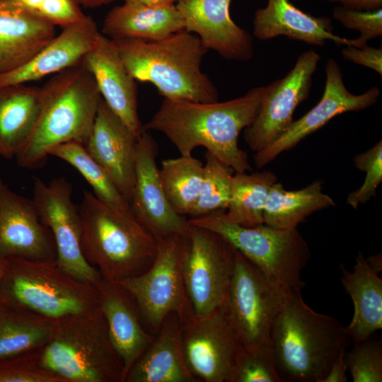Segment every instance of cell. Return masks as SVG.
Here are the masks:
<instances>
[{
    "label": "cell",
    "instance_id": "d4e9b609",
    "mask_svg": "<svg viewBox=\"0 0 382 382\" xmlns=\"http://www.w3.org/2000/svg\"><path fill=\"white\" fill-rule=\"evenodd\" d=\"M55 36V26L0 0V74L27 63Z\"/></svg>",
    "mask_w": 382,
    "mask_h": 382
},
{
    "label": "cell",
    "instance_id": "f1b7e54d",
    "mask_svg": "<svg viewBox=\"0 0 382 382\" xmlns=\"http://www.w3.org/2000/svg\"><path fill=\"white\" fill-rule=\"evenodd\" d=\"M335 205L315 180L298 190H286L280 183L271 187L263 213V223L283 229L295 228L308 216Z\"/></svg>",
    "mask_w": 382,
    "mask_h": 382
},
{
    "label": "cell",
    "instance_id": "e0dca14e",
    "mask_svg": "<svg viewBox=\"0 0 382 382\" xmlns=\"http://www.w3.org/2000/svg\"><path fill=\"white\" fill-rule=\"evenodd\" d=\"M0 255L5 258L57 260L53 236L33 199L12 191L1 178Z\"/></svg>",
    "mask_w": 382,
    "mask_h": 382
},
{
    "label": "cell",
    "instance_id": "83f0119b",
    "mask_svg": "<svg viewBox=\"0 0 382 382\" xmlns=\"http://www.w3.org/2000/svg\"><path fill=\"white\" fill-rule=\"evenodd\" d=\"M340 281L354 303L353 318L346 327L354 343L366 340L382 328V279L359 252L352 272L340 266Z\"/></svg>",
    "mask_w": 382,
    "mask_h": 382
},
{
    "label": "cell",
    "instance_id": "f546056e",
    "mask_svg": "<svg viewBox=\"0 0 382 382\" xmlns=\"http://www.w3.org/2000/svg\"><path fill=\"white\" fill-rule=\"evenodd\" d=\"M54 322L33 313L0 308V359L35 352L49 340Z\"/></svg>",
    "mask_w": 382,
    "mask_h": 382
},
{
    "label": "cell",
    "instance_id": "1f68e13d",
    "mask_svg": "<svg viewBox=\"0 0 382 382\" xmlns=\"http://www.w3.org/2000/svg\"><path fill=\"white\" fill-rule=\"evenodd\" d=\"M204 164L192 155L163 160L159 177L166 197L180 215L188 216L201 190Z\"/></svg>",
    "mask_w": 382,
    "mask_h": 382
},
{
    "label": "cell",
    "instance_id": "f35d334b",
    "mask_svg": "<svg viewBox=\"0 0 382 382\" xmlns=\"http://www.w3.org/2000/svg\"><path fill=\"white\" fill-rule=\"evenodd\" d=\"M335 20L345 28L358 31L364 43L382 36V8L356 10L336 6L332 11Z\"/></svg>",
    "mask_w": 382,
    "mask_h": 382
},
{
    "label": "cell",
    "instance_id": "5bb4252c",
    "mask_svg": "<svg viewBox=\"0 0 382 382\" xmlns=\"http://www.w3.org/2000/svg\"><path fill=\"white\" fill-rule=\"evenodd\" d=\"M187 366L197 379L230 382L236 361L244 348L235 333L224 307L195 316L183 328Z\"/></svg>",
    "mask_w": 382,
    "mask_h": 382
},
{
    "label": "cell",
    "instance_id": "7bdbcfd3",
    "mask_svg": "<svg viewBox=\"0 0 382 382\" xmlns=\"http://www.w3.org/2000/svg\"><path fill=\"white\" fill-rule=\"evenodd\" d=\"M330 3L356 10H374L382 8V0H326Z\"/></svg>",
    "mask_w": 382,
    "mask_h": 382
},
{
    "label": "cell",
    "instance_id": "b9f144b4",
    "mask_svg": "<svg viewBox=\"0 0 382 382\" xmlns=\"http://www.w3.org/2000/svg\"><path fill=\"white\" fill-rule=\"evenodd\" d=\"M346 352V349L342 350L335 358L323 382H346L347 381L346 375L347 368L345 361Z\"/></svg>",
    "mask_w": 382,
    "mask_h": 382
},
{
    "label": "cell",
    "instance_id": "ab89813d",
    "mask_svg": "<svg viewBox=\"0 0 382 382\" xmlns=\"http://www.w3.org/2000/svg\"><path fill=\"white\" fill-rule=\"evenodd\" d=\"M0 382H62L35 361L33 353L0 359Z\"/></svg>",
    "mask_w": 382,
    "mask_h": 382
},
{
    "label": "cell",
    "instance_id": "f6af8a7d",
    "mask_svg": "<svg viewBox=\"0 0 382 382\" xmlns=\"http://www.w3.org/2000/svg\"><path fill=\"white\" fill-rule=\"evenodd\" d=\"M80 6L96 8L102 6L108 5L115 0H74Z\"/></svg>",
    "mask_w": 382,
    "mask_h": 382
},
{
    "label": "cell",
    "instance_id": "e575fe53",
    "mask_svg": "<svg viewBox=\"0 0 382 382\" xmlns=\"http://www.w3.org/2000/svg\"><path fill=\"white\" fill-rule=\"evenodd\" d=\"M345 361L354 382H381V339L372 335L355 342L350 352H346Z\"/></svg>",
    "mask_w": 382,
    "mask_h": 382
},
{
    "label": "cell",
    "instance_id": "277c9868",
    "mask_svg": "<svg viewBox=\"0 0 382 382\" xmlns=\"http://www.w3.org/2000/svg\"><path fill=\"white\" fill-rule=\"evenodd\" d=\"M42 89L44 100L34 132L16 156L18 163L29 169L42 166L59 145H84L102 98L83 60L56 74Z\"/></svg>",
    "mask_w": 382,
    "mask_h": 382
},
{
    "label": "cell",
    "instance_id": "484cf974",
    "mask_svg": "<svg viewBox=\"0 0 382 382\" xmlns=\"http://www.w3.org/2000/svg\"><path fill=\"white\" fill-rule=\"evenodd\" d=\"M183 30L184 21L175 4L154 7L124 2L107 13L101 33L112 40L156 41Z\"/></svg>",
    "mask_w": 382,
    "mask_h": 382
},
{
    "label": "cell",
    "instance_id": "52a82bcc",
    "mask_svg": "<svg viewBox=\"0 0 382 382\" xmlns=\"http://www.w3.org/2000/svg\"><path fill=\"white\" fill-rule=\"evenodd\" d=\"M6 259L0 308L25 310L55 322L100 307L96 286L65 272L56 260Z\"/></svg>",
    "mask_w": 382,
    "mask_h": 382
},
{
    "label": "cell",
    "instance_id": "74e56055",
    "mask_svg": "<svg viewBox=\"0 0 382 382\" xmlns=\"http://www.w3.org/2000/svg\"><path fill=\"white\" fill-rule=\"evenodd\" d=\"M355 167L366 173L362 185L349 193L347 203L354 209L365 204L376 195L382 181V141H378L367 151L357 155L354 158Z\"/></svg>",
    "mask_w": 382,
    "mask_h": 382
},
{
    "label": "cell",
    "instance_id": "ffe728a7",
    "mask_svg": "<svg viewBox=\"0 0 382 382\" xmlns=\"http://www.w3.org/2000/svg\"><path fill=\"white\" fill-rule=\"evenodd\" d=\"M83 62L103 100L139 139L144 128L137 112L136 80L125 68L113 41L100 33Z\"/></svg>",
    "mask_w": 382,
    "mask_h": 382
},
{
    "label": "cell",
    "instance_id": "44dd1931",
    "mask_svg": "<svg viewBox=\"0 0 382 382\" xmlns=\"http://www.w3.org/2000/svg\"><path fill=\"white\" fill-rule=\"evenodd\" d=\"M100 33L94 20L86 15L79 22L63 28L27 63L0 74V86L37 81L79 64L93 47Z\"/></svg>",
    "mask_w": 382,
    "mask_h": 382
},
{
    "label": "cell",
    "instance_id": "ba28073f",
    "mask_svg": "<svg viewBox=\"0 0 382 382\" xmlns=\"http://www.w3.org/2000/svg\"><path fill=\"white\" fill-rule=\"evenodd\" d=\"M224 212L187 221L221 235L271 280L293 292H301L305 286L301 272L311 253L297 228H278L264 223L243 226L227 220Z\"/></svg>",
    "mask_w": 382,
    "mask_h": 382
},
{
    "label": "cell",
    "instance_id": "8992f818",
    "mask_svg": "<svg viewBox=\"0 0 382 382\" xmlns=\"http://www.w3.org/2000/svg\"><path fill=\"white\" fill-rule=\"evenodd\" d=\"M33 357L62 382H124L100 307L55 321L49 340Z\"/></svg>",
    "mask_w": 382,
    "mask_h": 382
},
{
    "label": "cell",
    "instance_id": "8d00e7d4",
    "mask_svg": "<svg viewBox=\"0 0 382 382\" xmlns=\"http://www.w3.org/2000/svg\"><path fill=\"white\" fill-rule=\"evenodd\" d=\"M9 1L35 17L62 28L79 22L86 16L74 0Z\"/></svg>",
    "mask_w": 382,
    "mask_h": 382
},
{
    "label": "cell",
    "instance_id": "9c48e42d",
    "mask_svg": "<svg viewBox=\"0 0 382 382\" xmlns=\"http://www.w3.org/2000/svg\"><path fill=\"white\" fill-rule=\"evenodd\" d=\"M156 241V255L150 267L116 282L132 298L143 325L154 336L168 314L176 313L183 325L195 316L183 277L190 236L175 235Z\"/></svg>",
    "mask_w": 382,
    "mask_h": 382
},
{
    "label": "cell",
    "instance_id": "7402d4cb",
    "mask_svg": "<svg viewBox=\"0 0 382 382\" xmlns=\"http://www.w3.org/2000/svg\"><path fill=\"white\" fill-rule=\"evenodd\" d=\"M253 34L260 40L283 35L316 46L324 45L327 40L337 45L357 47L367 45L359 37L347 39L335 35L330 18L313 16L289 0H267L266 6L257 9L253 21Z\"/></svg>",
    "mask_w": 382,
    "mask_h": 382
},
{
    "label": "cell",
    "instance_id": "30bf717a",
    "mask_svg": "<svg viewBox=\"0 0 382 382\" xmlns=\"http://www.w3.org/2000/svg\"><path fill=\"white\" fill-rule=\"evenodd\" d=\"M294 294L267 277L236 250L224 309L245 349L270 345L272 325Z\"/></svg>",
    "mask_w": 382,
    "mask_h": 382
},
{
    "label": "cell",
    "instance_id": "d6a6232c",
    "mask_svg": "<svg viewBox=\"0 0 382 382\" xmlns=\"http://www.w3.org/2000/svg\"><path fill=\"white\" fill-rule=\"evenodd\" d=\"M74 166L100 200L115 208L131 210L129 203L104 168L88 154L85 146L71 141L57 146L50 153Z\"/></svg>",
    "mask_w": 382,
    "mask_h": 382
},
{
    "label": "cell",
    "instance_id": "8fae6325",
    "mask_svg": "<svg viewBox=\"0 0 382 382\" xmlns=\"http://www.w3.org/2000/svg\"><path fill=\"white\" fill-rule=\"evenodd\" d=\"M236 251L221 235L190 224V246L183 262V277L196 316L225 306Z\"/></svg>",
    "mask_w": 382,
    "mask_h": 382
},
{
    "label": "cell",
    "instance_id": "d590c367",
    "mask_svg": "<svg viewBox=\"0 0 382 382\" xmlns=\"http://www.w3.org/2000/svg\"><path fill=\"white\" fill-rule=\"evenodd\" d=\"M230 382H282L270 345L243 349L234 365Z\"/></svg>",
    "mask_w": 382,
    "mask_h": 382
},
{
    "label": "cell",
    "instance_id": "3957f363",
    "mask_svg": "<svg viewBox=\"0 0 382 382\" xmlns=\"http://www.w3.org/2000/svg\"><path fill=\"white\" fill-rule=\"evenodd\" d=\"M112 41L130 75L153 84L163 98L219 100L216 88L201 68L208 50L194 33L183 30L156 41Z\"/></svg>",
    "mask_w": 382,
    "mask_h": 382
},
{
    "label": "cell",
    "instance_id": "7dc6e473",
    "mask_svg": "<svg viewBox=\"0 0 382 382\" xmlns=\"http://www.w3.org/2000/svg\"><path fill=\"white\" fill-rule=\"evenodd\" d=\"M6 259L0 255V287L4 278L5 268H6Z\"/></svg>",
    "mask_w": 382,
    "mask_h": 382
},
{
    "label": "cell",
    "instance_id": "4316f807",
    "mask_svg": "<svg viewBox=\"0 0 382 382\" xmlns=\"http://www.w3.org/2000/svg\"><path fill=\"white\" fill-rule=\"evenodd\" d=\"M44 100L42 88L0 86V156L11 158L30 139Z\"/></svg>",
    "mask_w": 382,
    "mask_h": 382
},
{
    "label": "cell",
    "instance_id": "ac0fdd59",
    "mask_svg": "<svg viewBox=\"0 0 382 382\" xmlns=\"http://www.w3.org/2000/svg\"><path fill=\"white\" fill-rule=\"evenodd\" d=\"M232 0H179L175 6L185 30L194 33L207 50L223 58L245 62L254 54L251 34L231 18Z\"/></svg>",
    "mask_w": 382,
    "mask_h": 382
},
{
    "label": "cell",
    "instance_id": "9a60e30c",
    "mask_svg": "<svg viewBox=\"0 0 382 382\" xmlns=\"http://www.w3.org/2000/svg\"><path fill=\"white\" fill-rule=\"evenodd\" d=\"M325 84L319 102L297 120L272 144L255 153L254 162L261 168L282 153L296 146L304 138L317 131L337 115L361 111L375 105L381 95L376 86L359 95L349 92L345 86L342 72L337 62L330 58L325 64Z\"/></svg>",
    "mask_w": 382,
    "mask_h": 382
},
{
    "label": "cell",
    "instance_id": "603a6c76",
    "mask_svg": "<svg viewBox=\"0 0 382 382\" xmlns=\"http://www.w3.org/2000/svg\"><path fill=\"white\" fill-rule=\"evenodd\" d=\"M96 286L110 342L123 364L125 382L154 335L146 331L134 300L124 288L103 278Z\"/></svg>",
    "mask_w": 382,
    "mask_h": 382
},
{
    "label": "cell",
    "instance_id": "4fadbf2b",
    "mask_svg": "<svg viewBox=\"0 0 382 382\" xmlns=\"http://www.w3.org/2000/svg\"><path fill=\"white\" fill-rule=\"evenodd\" d=\"M320 60L315 50L305 51L284 77L265 86L258 112L243 130L244 140L255 153L272 144L290 127L296 107L309 96Z\"/></svg>",
    "mask_w": 382,
    "mask_h": 382
},
{
    "label": "cell",
    "instance_id": "5b68a950",
    "mask_svg": "<svg viewBox=\"0 0 382 382\" xmlns=\"http://www.w3.org/2000/svg\"><path fill=\"white\" fill-rule=\"evenodd\" d=\"M79 211L83 256L103 279L117 282L150 267L157 241L131 210L115 208L85 191Z\"/></svg>",
    "mask_w": 382,
    "mask_h": 382
},
{
    "label": "cell",
    "instance_id": "4dcf8cb0",
    "mask_svg": "<svg viewBox=\"0 0 382 382\" xmlns=\"http://www.w3.org/2000/svg\"><path fill=\"white\" fill-rule=\"evenodd\" d=\"M277 182L271 171L235 173L230 200L224 216L229 221L247 227L263 224V213L272 186Z\"/></svg>",
    "mask_w": 382,
    "mask_h": 382
},
{
    "label": "cell",
    "instance_id": "836d02e7",
    "mask_svg": "<svg viewBox=\"0 0 382 382\" xmlns=\"http://www.w3.org/2000/svg\"><path fill=\"white\" fill-rule=\"evenodd\" d=\"M203 179L198 199L188 216H202L226 210L231 195L232 169L209 151L205 153Z\"/></svg>",
    "mask_w": 382,
    "mask_h": 382
},
{
    "label": "cell",
    "instance_id": "2e32d148",
    "mask_svg": "<svg viewBox=\"0 0 382 382\" xmlns=\"http://www.w3.org/2000/svg\"><path fill=\"white\" fill-rule=\"evenodd\" d=\"M157 144L146 130L137 140L135 181L129 201L135 219L157 239L170 236H190V224L170 204L159 177Z\"/></svg>",
    "mask_w": 382,
    "mask_h": 382
},
{
    "label": "cell",
    "instance_id": "ee69618b",
    "mask_svg": "<svg viewBox=\"0 0 382 382\" xmlns=\"http://www.w3.org/2000/svg\"><path fill=\"white\" fill-rule=\"evenodd\" d=\"M125 3L137 4L147 6H164L175 4L179 0H123Z\"/></svg>",
    "mask_w": 382,
    "mask_h": 382
},
{
    "label": "cell",
    "instance_id": "7a4b0ae2",
    "mask_svg": "<svg viewBox=\"0 0 382 382\" xmlns=\"http://www.w3.org/2000/svg\"><path fill=\"white\" fill-rule=\"evenodd\" d=\"M352 340L335 318L320 313L294 294L276 318L270 347L282 382H323Z\"/></svg>",
    "mask_w": 382,
    "mask_h": 382
},
{
    "label": "cell",
    "instance_id": "6da1fadb",
    "mask_svg": "<svg viewBox=\"0 0 382 382\" xmlns=\"http://www.w3.org/2000/svg\"><path fill=\"white\" fill-rule=\"evenodd\" d=\"M265 86L224 102L202 103L163 98L144 130L163 134L182 156L204 147L235 173L252 172L238 137L255 120Z\"/></svg>",
    "mask_w": 382,
    "mask_h": 382
},
{
    "label": "cell",
    "instance_id": "cb8c5ba5",
    "mask_svg": "<svg viewBox=\"0 0 382 382\" xmlns=\"http://www.w3.org/2000/svg\"><path fill=\"white\" fill-rule=\"evenodd\" d=\"M183 325L168 314L153 341L127 373L125 382H195L185 362Z\"/></svg>",
    "mask_w": 382,
    "mask_h": 382
},
{
    "label": "cell",
    "instance_id": "60d3db41",
    "mask_svg": "<svg viewBox=\"0 0 382 382\" xmlns=\"http://www.w3.org/2000/svg\"><path fill=\"white\" fill-rule=\"evenodd\" d=\"M344 59L364 66L382 76V47H373L367 45L363 47L345 45L341 50Z\"/></svg>",
    "mask_w": 382,
    "mask_h": 382
},
{
    "label": "cell",
    "instance_id": "bcb514c9",
    "mask_svg": "<svg viewBox=\"0 0 382 382\" xmlns=\"http://www.w3.org/2000/svg\"><path fill=\"white\" fill-rule=\"evenodd\" d=\"M367 263L370 267L377 273H380L382 270V259L381 254H377L370 256L366 259Z\"/></svg>",
    "mask_w": 382,
    "mask_h": 382
},
{
    "label": "cell",
    "instance_id": "7c38bea8",
    "mask_svg": "<svg viewBox=\"0 0 382 382\" xmlns=\"http://www.w3.org/2000/svg\"><path fill=\"white\" fill-rule=\"evenodd\" d=\"M71 194V185L64 178L53 179L48 184L35 178L33 201L53 236L57 265L73 277L96 285L102 277L83 256L81 216Z\"/></svg>",
    "mask_w": 382,
    "mask_h": 382
},
{
    "label": "cell",
    "instance_id": "d6986e66",
    "mask_svg": "<svg viewBox=\"0 0 382 382\" xmlns=\"http://www.w3.org/2000/svg\"><path fill=\"white\" fill-rule=\"evenodd\" d=\"M137 140L101 98L91 132L84 146L129 203L135 181Z\"/></svg>",
    "mask_w": 382,
    "mask_h": 382
}]
</instances>
